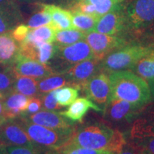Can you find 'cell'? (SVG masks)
<instances>
[{
    "label": "cell",
    "mask_w": 154,
    "mask_h": 154,
    "mask_svg": "<svg viewBox=\"0 0 154 154\" xmlns=\"http://www.w3.org/2000/svg\"><path fill=\"white\" fill-rule=\"evenodd\" d=\"M18 118L32 142L37 147L51 153L54 151L61 152L64 149L74 128L69 130L51 129L33 124L21 116Z\"/></svg>",
    "instance_id": "cell-3"
},
{
    "label": "cell",
    "mask_w": 154,
    "mask_h": 154,
    "mask_svg": "<svg viewBox=\"0 0 154 154\" xmlns=\"http://www.w3.org/2000/svg\"><path fill=\"white\" fill-rule=\"evenodd\" d=\"M57 31L59 30L51 22L49 24L33 29H29L27 35L23 42L53 43L55 41V36Z\"/></svg>",
    "instance_id": "cell-22"
},
{
    "label": "cell",
    "mask_w": 154,
    "mask_h": 154,
    "mask_svg": "<svg viewBox=\"0 0 154 154\" xmlns=\"http://www.w3.org/2000/svg\"><path fill=\"white\" fill-rule=\"evenodd\" d=\"M42 106V100L41 98H38L37 96L30 98L29 102L26 109V113L28 114H32L35 113L41 110Z\"/></svg>",
    "instance_id": "cell-37"
},
{
    "label": "cell",
    "mask_w": 154,
    "mask_h": 154,
    "mask_svg": "<svg viewBox=\"0 0 154 154\" xmlns=\"http://www.w3.org/2000/svg\"><path fill=\"white\" fill-rule=\"evenodd\" d=\"M150 88H151V94H152V101L154 100V82L151 83V84H149Z\"/></svg>",
    "instance_id": "cell-41"
},
{
    "label": "cell",
    "mask_w": 154,
    "mask_h": 154,
    "mask_svg": "<svg viewBox=\"0 0 154 154\" xmlns=\"http://www.w3.org/2000/svg\"><path fill=\"white\" fill-rule=\"evenodd\" d=\"M148 84L154 82V49L142 57L131 69Z\"/></svg>",
    "instance_id": "cell-21"
},
{
    "label": "cell",
    "mask_w": 154,
    "mask_h": 154,
    "mask_svg": "<svg viewBox=\"0 0 154 154\" xmlns=\"http://www.w3.org/2000/svg\"><path fill=\"white\" fill-rule=\"evenodd\" d=\"M144 154H148L147 153H146V152H145V153H144Z\"/></svg>",
    "instance_id": "cell-46"
},
{
    "label": "cell",
    "mask_w": 154,
    "mask_h": 154,
    "mask_svg": "<svg viewBox=\"0 0 154 154\" xmlns=\"http://www.w3.org/2000/svg\"><path fill=\"white\" fill-rule=\"evenodd\" d=\"M109 75L110 99H121L139 106L146 107L152 101L151 88L147 82L134 72L117 71Z\"/></svg>",
    "instance_id": "cell-2"
},
{
    "label": "cell",
    "mask_w": 154,
    "mask_h": 154,
    "mask_svg": "<svg viewBox=\"0 0 154 154\" xmlns=\"http://www.w3.org/2000/svg\"><path fill=\"white\" fill-rule=\"evenodd\" d=\"M5 121H6V120H2V119H0V131H1L2 126L4 122H5Z\"/></svg>",
    "instance_id": "cell-43"
},
{
    "label": "cell",
    "mask_w": 154,
    "mask_h": 154,
    "mask_svg": "<svg viewBox=\"0 0 154 154\" xmlns=\"http://www.w3.org/2000/svg\"><path fill=\"white\" fill-rule=\"evenodd\" d=\"M63 154H117L113 152L103 150L85 149V148H72L61 151Z\"/></svg>",
    "instance_id": "cell-33"
},
{
    "label": "cell",
    "mask_w": 154,
    "mask_h": 154,
    "mask_svg": "<svg viewBox=\"0 0 154 154\" xmlns=\"http://www.w3.org/2000/svg\"><path fill=\"white\" fill-rule=\"evenodd\" d=\"M19 54V42L10 32L0 34V64L11 66Z\"/></svg>",
    "instance_id": "cell-18"
},
{
    "label": "cell",
    "mask_w": 154,
    "mask_h": 154,
    "mask_svg": "<svg viewBox=\"0 0 154 154\" xmlns=\"http://www.w3.org/2000/svg\"><path fill=\"white\" fill-rule=\"evenodd\" d=\"M66 85H70L66 74L64 73H57L38 81V93L47 94Z\"/></svg>",
    "instance_id": "cell-23"
},
{
    "label": "cell",
    "mask_w": 154,
    "mask_h": 154,
    "mask_svg": "<svg viewBox=\"0 0 154 154\" xmlns=\"http://www.w3.org/2000/svg\"><path fill=\"white\" fill-rule=\"evenodd\" d=\"M9 2V0H0V10L6 13L5 11L7 9V6H8Z\"/></svg>",
    "instance_id": "cell-39"
},
{
    "label": "cell",
    "mask_w": 154,
    "mask_h": 154,
    "mask_svg": "<svg viewBox=\"0 0 154 154\" xmlns=\"http://www.w3.org/2000/svg\"><path fill=\"white\" fill-rule=\"evenodd\" d=\"M11 68L15 74L32 77L37 80L57 74L54 69L49 65L29 59L20 54L17 57L14 64L11 66Z\"/></svg>",
    "instance_id": "cell-10"
},
{
    "label": "cell",
    "mask_w": 154,
    "mask_h": 154,
    "mask_svg": "<svg viewBox=\"0 0 154 154\" xmlns=\"http://www.w3.org/2000/svg\"><path fill=\"white\" fill-rule=\"evenodd\" d=\"M0 146H1V145H0Z\"/></svg>",
    "instance_id": "cell-47"
},
{
    "label": "cell",
    "mask_w": 154,
    "mask_h": 154,
    "mask_svg": "<svg viewBox=\"0 0 154 154\" xmlns=\"http://www.w3.org/2000/svg\"><path fill=\"white\" fill-rule=\"evenodd\" d=\"M57 46L48 42H22L19 44V54L29 59L47 64L54 57Z\"/></svg>",
    "instance_id": "cell-15"
},
{
    "label": "cell",
    "mask_w": 154,
    "mask_h": 154,
    "mask_svg": "<svg viewBox=\"0 0 154 154\" xmlns=\"http://www.w3.org/2000/svg\"><path fill=\"white\" fill-rule=\"evenodd\" d=\"M13 26L14 23L11 22L10 17H8L7 13L0 10V34L9 32Z\"/></svg>",
    "instance_id": "cell-35"
},
{
    "label": "cell",
    "mask_w": 154,
    "mask_h": 154,
    "mask_svg": "<svg viewBox=\"0 0 154 154\" xmlns=\"http://www.w3.org/2000/svg\"><path fill=\"white\" fill-rule=\"evenodd\" d=\"M87 42L94 54V57L102 61L109 54L126 45V41L119 36L92 32L86 34Z\"/></svg>",
    "instance_id": "cell-6"
},
{
    "label": "cell",
    "mask_w": 154,
    "mask_h": 154,
    "mask_svg": "<svg viewBox=\"0 0 154 154\" xmlns=\"http://www.w3.org/2000/svg\"><path fill=\"white\" fill-rule=\"evenodd\" d=\"M0 119H2V120H7L5 118V110H4L2 101L1 98H0Z\"/></svg>",
    "instance_id": "cell-40"
},
{
    "label": "cell",
    "mask_w": 154,
    "mask_h": 154,
    "mask_svg": "<svg viewBox=\"0 0 154 154\" xmlns=\"http://www.w3.org/2000/svg\"><path fill=\"white\" fill-rule=\"evenodd\" d=\"M144 109L145 107L121 99H110L105 108L106 114L113 121H131Z\"/></svg>",
    "instance_id": "cell-13"
},
{
    "label": "cell",
    "mask_w": 154,
    "mask_h": 154,
    "mask_svg": "<svg viewBox=\"0 0 154 154\" xmlns=\"http://www.w3.org/2000/svg\"><path fill=\"white\" fill-rule=\"evenodd\" d=\"M14 74L15 76L14 90L29 98L38 95V80L32 77L21 76L14 72Z\"/></svg>",
    "instance_id": "cell-24"
},
{
    "label": "cell",
    "mask_w": 154,
    "mask_h": 154,
    "mask_svg": "<svg viewBox=\"0 0 154 154\" xmlns=\"http://www.w3.org/2000/svg\"><path fill=\"white\" fill-rule=\"evenodd\" d=\"M72 24L75 29L80 31L84 33L94 31L98 19L99 18L94 15L86 14L76 10H72Z\"/></svg>",
    "instance_id": "cell-25"
},
{
    "label": "cell",
    "mask_w": 154,
    "mask_h": 154,
    "mask_svg": "<svg viewBox=\"0 0 154 154\" xmlns=\"http://www.w3.org/2000/svg\"><path fill=\"white\" fill-rule=\"evenodd\" d=\"M124 1L125 0H77V2L94 6L96 14L98 17H101L109 11L120 7L124 5Z\"/></svg>",
    "instance_id": "cell-27"
},
{
    "label": "cell",
    "mask_w": 154,
    "mask_h": 154,
    "mask_svg": "<svg viewBox=\"0 0 154 154\" xmlns=\"http://www.w3.org/2000/svg\"><path fill=\"white\" fill-rule=\"evenodd\" d=\"M29 29H29L26 25H20V26H17L16 29H14L11 33L14 39L20 44L25 39Z\"/></svg>",
    "instance_id": "cell-36"
},
{
    "label": "cell",
    "mask_w": 154,
    "mask_h": 154,
    "mask_svg": "<svg viewBox=\"0 0 154 154\" xmlns=\"http://www.w3.org/2000/svg\"><path fill=\"white\" fill-rule=\"evenodd\" d=\"M15 76L11 66L0 67V98L14 90Z\"/></svg>",
    "instance_id": "cell-28"
},
{
    "label": "cell",
    "mask_w": 154,
    "mask_h": 154,
    "mask_svg": "<svg viewBox=\"0 0 154 154\" xmlns=\"http://www.w3.org/2000/svg\"><path fill=\"white\" fill-rule=\"evenodd\" d=\"M0 154H7L5 149V146H0Z\"/></svg>",
    "instance_id": "cell-42"
},
{
    "label": "cell",
    "mask_w": 154,
    "mask_h": 154,
    "mask_svg": "<svg viewBox=\"0 0 154 154\" xmlns=\"http://www.w3.org/2000/svg\"><path fill=\"white\" fill-rule=\"evenodd\" d=\"M126 29L143 32L154 22V0H129L124 4Z\"/></svg>",
    "instance_id": "cell-5"
},
{
    "label": "cell",
    "mask_w": 154,
    "mask_h": 154,
    "mask_svg": "<svg viewBox=\"0 0 154 154\" xmlns=\"http://www.w3.org/2000/svg\"><path fill=\"white\" fill-rule=\"evenodd\" d=\"M30 98L12 90L4 96L2 104L6 119H16L27 109Z\"/></svg>",
    "instance_id": "cell-17"
},
{
    "label": "cell",
    "mask_w": 154,
    "mask_h": 154,
    "mask_svg": "<svg viewBox=\"0 0 154 154\" xmlns=\"http://www.w3.org/2000/svg\"><path fill=\"white\" fill-rule=\"evenodd\" d=\"M82 89L96 105L106 106L110 99L111 84L109 75L101 71L92 76L83 86Z\"/></svg>",
    "instance_id": "cell-7"
},
{
    "label": "cell",
    "mask_w": 154,
    "mask_h": 154,
    "mask_svg": "<svg viewBox=\"0 0 154 154\" xmlns=\"http://www.w3.org/2000/svg\"><path fill=\"white\" fill-rule=\"evenodd\" d=\"M56 46L55 55L63 62L67 63L69 68L81 61L94 58L93 51L85 40L67 46Z\"/></svg>",
    "instance_id": "cell-11"
},
{
    "label": "cell",
    "mask_w": 154,
    "mask_h": 154,
    "mask_svg": "<svg viewBox=\"0 0 154 154\" xmlns=\"http://www.w3.org/2000/svg\"><path fill=\"white\" fill-rule=\"evenodd\" d=\"M22 1H27V2H29L31 0H22Z\"/></svg>",
    "instance_id": "cell-45"
},
{
    "label": "cell",
    "mask_w": 154,
    "mask_h": 154,
    "mask_svg": "<svg viewBox=\"0 0 154 154\" xmlns=\"http://www.w3.org/2000/svg\"><path fill=\"white\" fill-rule=\"evenodd\" d=\"M141 117L144 119L154 134V107L149 108Z\"/></svg>",
    "instance_id": "cell-38"
},
{
    "label": "cell",
    "mask_w": 154,
    "mask_h": 154,
    "mask_svg": "<svg viewBox=\"0 0 154 154\" xmlns=\"http://www.w3.org/2000/svg\"><path fill=\"white\" fill-rule=\"evenodd\" d=\"M79 88L73 86H67L55 90V98L61 107L68 106L77 99Z\"/></svg>",
    "instance_id": "cell-29"
},
{
    "label": "cell",
    "mask_w": 154,
    "mask_h": 154,
    "mask_svg": "<svg viewBox=\"0 0 154 154\" xmlns=\"http://www.w3.org/2000/svg\"><path fill=\"white\" fill-rule=\"evenodd\" d=\"M52 21H51V17L50 14L44 11V9H42L41 11L36 13L33 16L31 17L26 26L30 29H33L49 24Z\"/></svg>",
    "instance_id": "cell-31"
},
{
    "label": "cell",
    "mask_w": 154,
    "mask_h": 154,
    "mask_svg": "<svg viewBox=\"0 0 154 154\" xmlns=\"http://www.w3.org/2000/svg\"><path fill=\"white\" fill-rule=\"evenodd\" d=\"M42 1L46 2H55L57 0H42Z\"/></svg>",
    "instance_id": "cell-44"
},
{
    "label": "cell",
    "mask_w": 154,
    "mask_h": 154,
    "mask_svg": "<svg viewBox=\"0 0 154 154\" xmlns=\"http://www.w3.org/2000/svg\"><path fill=\"white\" fill-rule=\"evenodd\" d=\"M130 140L143 148L146 153L154 154V134L142 117L136 119L133 124Z\"/></svg>",
    "instance_id": "cell-16"
},
{
    "label": "cell",
    "mask_w": 154,
    "mask_h": 154,
    "mask_svg": "<svg viewBox=\"0 0 154 154\" xmlns=\"http://www.w3.org/2000/svg\"><path fill=\"white\" fill-rule=\"evenodd\" d=\"M0 145L37 147L23 128L19 119H7L0 131Z\"/></svg>",
    "instance_id": "cell-8"
},
{
    "label": "cell",
    "mask_w": 154,
    "mask_h": 154,
    "mask_svg": "<svg viewBox=\"0 0 154 154\" xmlns=\"http://www.w3.org/2000/svg\"><path fill=\"white\" fill-rule=\"evenodd\" d=\"M42 105L44 109L47 111L60 110L61 107L58 103L55 98V90L49 92L42 97Z\"/></svg>",
    "instance_id": "cell-32"
},
{
    "label": "cell",
    "mask_w": 154,
    "mask_h": 154,
    "mask_svg": "<svg viewBox=\"0 0 154 154\" xmlns=\"http://www.w3.org/2000/svg\"><path fill=\"white\" fill-rule=\"evenodd\" d=\"M33 124L51 128L69 130L74 128V122L54 111H40L32 114L23 113L20 115Z\"/></svg>",
    "instance_id": "cell-12"
},
{
    "label": "cell",
    "mask_w": 154,
    "mask_h": 154,
    "mask_svg": "<svg viewBox=\"0 0 154 154\" xmlns=\"http://www.w3.org/2000/svg\"><path fill=\"white\" fill-rule=\"evenodd\" d=\"M125 142L126 138L120 131L103 123H96L74 128L70 139L61 151L72 148H85L118 153Z\"/></svg>",
    "instance_id": "cell-1"
},
{
    "label": "cell",
    "mask_w": 154,
    "mask_h": 154,
    "mask_svg": "<svg viewBox=\"0 0 154 154\" xmlns=\"http://www.w3.org/2000/svg\"><path fill=\"white\" fill-rule=\"evenodd\" d=\"M123 8L124 5L99 17L94 27V32L116 36L126 29V20Z\"/></svg>",
    "instance_id": "cell-14"
},
{
    "label": "cell",
    "mask_w": 154,
    "mask_h": 154,
    "mask_svg": "<svg viewBox=\"0 0 154 154\" xmlns=\"http://www.w3.org/2000/svg\"><path fill=\"white\" fill-rule=\"evenodd\" d=\"M5 149L7 154H52L51 152L38 147L7 146H5Z\"/></svg>",
    "instance_id": "cell-30"
},
{
    "label": "cell",
    "mask_w": 154,
    "mask_h": 154,
    "mask_svg": "<svg viewBox=\"0 0 154 154\" xmlns=\"http://www.w3.org/2000/svg\"><path fill=\"white\" fill-rule=\"evenodd\" d=\"M100 63L101 61L92 58L73 65L63 73L68 78L70 86L82 89L92 76L101 72Z\"/></svg>",
    "instance_id": "cell-9"
},
{
    "label": "cell",
    "mask_w": 154,
    "mask_h": 154,
    "mask_svg": "<svg viewBox=\"0 0 154 154\" xmlns=\"http://www.w3.org/2000/svg\"><path fill=\"white\" fill-rule=\"evenodd\" d=\"M143 148L133 142L132 140L125 142L122 149L117 154H144Z\"/></svg>",
    "instance_id": "cell-34"
},
{
    "label": "cell",
    "mask_w": 154,
    "mask_h": 154,
    "mask_svg": "<svg viewBox=\"0 0 154 154\" xmlns=\"http://www.w3.org/2000/svg\"><path fill=\"white\" fill-rule=\"evenodd\" d=\"M90 109L96 111H101V108L98 106L93 101L82 97L76 99L72 104L69 105L66 110L60 111L59 113L73 122H80Z\"/></svg>",
    "instance_id": "cell-19"
},
{
    "label": "cell",
    "mask_w": 154,
    "mask_h": 154,
    "mask_svg": "<svg viewBox=\"0 0 154 154\" xmlns=\"http://www.w3.org/2000/svg\"><path fill=\"white\" fill-rule=\"evenodd\" d=\"M42 9L49 13L52 23L58 30L74 29L72 24V13L54 5H44Z\"/></svg>",
    "instance_id": "cell-20"
},
{
    "label": "cell",
    "mask_w": 154,
    "mask_h": 154,
    "mask_svg": "<svg viewBox=\"0 0 154 154\" xmlns=\"http://www.w3.org/2000/svg\"><path fill=\"white\" fill-rule=\"evenodd\" d=\"M86 34L75 29L57 31L54 42L57 46H67L82 40H85Z\"/></svg>",
    "instance_id": "cell-26"
},
{
    "label": "cell",
    "mask_w": 154,
    "mask_h": 154,
    "mask_svg": "<svg viewBox=\"0 0 154 154\" xmlns=\"http://www.w3.org/2000/svg\"><path fill=\"white\" fill-rule=\"evenodd\" d=\"M153 49L151 47L128 45L115 50L101 61V71L110 74L117 71L131 69L135 63Z\"/></svg>",
    "instance_id": "cell-4"
}]
</instances>
